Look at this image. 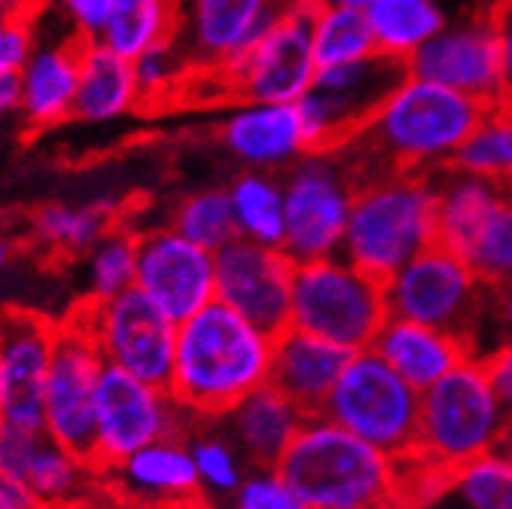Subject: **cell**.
Here are the masks:
<instances>
[{"label": "cell", "instance_id": "6da1fadb", "mask_svg": "<svg viewBox=\"0 0 512 509\" xmlns=\"http://www.w3.org/2000/svg\"><path fill=\"white\" fill-rule=\"evenodd\" d=\"M491 104H482L442 83L406 74L384 98L369 125L339 153L366 183L388 171L439 174L452 168L458 150L470 138Z\"/></svg>", "mask_w": 512, "mask_h": 509}, {"label": "cell", "instance_id": "7a4b0ae2", "mask_svg": "<svg viewBox=\"0 0 512 509\" xmlns=\"http://www.w3.org/2000/svg\"><path fill=\"white\" fill-rule=\"evenodd\" d=\"M275 336L214 299L177 324L168 391L199 421H220L247 394L272 381Z\"/></svg>", "mask_w": 512, "mask_h": 509}, {"label": "cell", "instance_id": "3957f363", "mask_svg": "<svg viewBox=\"0 0 512 509\" xmlns=\"http://www.w3.org/2000/svg\"><path fill=\"white\" fill-rule=\"evenodd\" d=\"M308 509H397L400 458L327 415H308L278 461Z\"/></svg>", "mask_w": 512, "mask_h": 509}, {"label": "cell", "instance_id": "277c9868", "mask_svg": "<svg viewBox=\"0 0 512 509\" xmlns=\"http://www.w3.org/2000/svg\"><path fill=\"white\" fill-rule=\"evenodd\" d=\"M436 244V174L388 171L357 186L342 257L388 281Z\"/></svg>", "mask_w": 512, "mask_h": 509}, {"label": "cell", "instance_id": "5b68a950", "mask_svg": "<svg viewBox=\"0 0 512 509\" xmlns=\"http://www.w3.org/2000/svg\"><path fill=\"white\" fill-rule=\"evenodd\" d=\"M391 317L384 281L354 266L348 257L296 263L290 327L330 339L348 351L372 348Z\"/></svg>", "mask_w": 512, "mask_h": 509}, {"label": "cell", "instance_id": "8992f818", "mask_svg": "<svg viewBox=\"0 0 512 509\" xmlns=\"http://www.w3.org/2000/svg\"><path fill=\"white\" fill-rule=\"evenodd\" d=\"M509 409L497 397L482 357H467L436 385L421 391L418 449L455 470L500 445Z\"/></svg>", "mask_w": 512, "mask_h": 509}, {"label": "cell", "instance_id": "52a82bcc", "mask_svg": "<svg viewBox=\"0 0 512 509\" xmlns=\"http://www.w3.org/2000/svg\"><path fill=\"white\" fill-rule=\"evenodd\" d=\"M320 415L333 418L381 452L406 458L418 449L421 391L375 348L354 351Z\"/></svg>", "mask_w": 512, "mask_h": 509}, {"label": "cell", "instance_id": "ba28073f", "mask_svg": "<svg viewBox=\"0 0 512 509\" xmlns=\"http://www.w3.org/2000/svg\"><path fill=\"white\" fill-rule=\"evenodd\" d=\"M384 293L394 317L461 333L470 345H476V333L494 299V290L479 278L470 260L439 241L384 281Z\"/></svg>", "mask_w": 512, "mask_h": 509}, {"label": "cell", "instance_id": "9c48e42d", "mask_svg": "<svg viewBox=\"0 0 512 509\" xmlns=\"http://www.w3.org/2000/svg\"><path fill=\"white\" fill-rule=\"evenodd\" d=\"M357 186L360 180L339 150H311L284 171V250L293 263L342 253Z\"/></svg>", "mask_w": 512, "mask_h": 509}, {"label": "cell", "instance_id": "30bf717a", "mask_svg": "<svg viewBox=\"0 0 512 509\" xmlns=\"http://www.w3.org/2000/svg\"><path fill=\"white\" fill-rule=\"evenodd\" d=\"M196 415L186 412L177 397L125 369L104 366L98 388V424L92 464L98 473L113 470L119 461L159 439H186Z\"/></svg>", "mask_w": 512, "mask_h": 509}, {"label": "cell", "instance_id": "8fae6325", "mask_svg": "<svg viewBox=\"0 0 512 509\" xmlns=\"http://www.w3.org/2000/svg\"><path fill=\"white\" fill-rule=\"evenodd\" d=\"M77 317L107 366L168 388L177 351V321L138 287L104 302H83Z\"/></svg>", "mask_w": 512, "mask_h": 509}, {"label": "cell", "instance_id": "7c38bea8", "mask_svg": "<svg viewBox=\"0 0 512 509\" xmlns=\"http://www.w3.org/2000/svg\"><path fill=\"white\" fill-rule=\"evenodd\" d=\"M406 74V61L381 52L354 61V65L317 71L311 89L299 98L314 150H339L345 141L363 132Z\"/></svg>", "mask_w": 512, "mask_h": 509}, {"label": "cell", "instance_id": "4fadbf2b", "mask_svg": "<svg viewBox=\"0 0 512 509\" xmlns=\"http://www.w3.org/2000/svg\"><path fill=\"white\" fill-rule=\"evenodd\" d=\"M311 16L308 4L290 0L275 25L214 77L235 101H299L320 71L311 46Z\"/></svg>", "mask_w": 512, "mask_h": 509}, {"label": "cell", "instance_id": "5bb4252c", "mask_svg": "<svg viewBox=\"0 0 512 509\" xmlns=\"http://www.w3.org/2000/svg\"><path fill=\"white\" fill-rule=\"evenodd\" d=\"M104 357L74 314L58 327L55 354L46 375V424L43 433L71 452L92 461L95 424H98V388L104 375Z\"/></svg>", "mask_w": 512, "mask_h": 509}, {"label": "cell", "instance_id": "9a60e30c", "mask_svg": "<svg viewBox=\"0 0 512 509\" xmlns=\"http://www.w3.org/2000/svg\"><path fill=\"white\" fill-rule=\"evenodd\" d=\"M135 287L180 324L217 299V253L189 241L171 223L141 232Z\"/></svg>", "mask_w": 512, "mask_h": 509}, {"label": "cell", "instance_id": "2e32d148", "mask_svg": "<svg viewBox=\"0 0 512 509\" xmlns=\"http://www.w3.org/2000/svg\"><path fill=\"white\" fill-rule=\"evenodd\" d=\"M406 68L415 77L442 83L482 104H497L503 55L494 10L473 19L448 22L406 61Z\"/></svg>", "mask_w": 512, "mask_h": 509}, {"label": "cell", "instance_id": "e0dca14e", "mask_svg": "<svg viewBox=\"0 0 512 509\" xmlns=\"http://www.w3.org/2000/svg\"><path fill=\"white\" fill-rule=\"evenodd\" d=\"M290 7V0H180L177 46L192 71L220 74Z\"/></svg>", "mask_w": 512, "mask_h": 509}, {"label": "cell", "instance_id": "ac0fdd59", "mask_svg": "<svg viewBox=\"0 0 512 509\" xmlns=\"http://www.w3.org/2000/svg\"><path fill=\"white\" fill-rule=\"evenodd\" d=\"M293 272L284 247L235 238L217 250V299L278 336L290 327Z\"/></svg>", "mask_w": 512, "mask_h": 509}, {"label": "cell", "instance_id": "d6986e66", "mask_svg": "<svg viewBox=\"0 0 512 509\" xmlns=\"http://www.w3.org/2000/svg\"><path fill=\"white\" fill-rule=\"evenodd\" d=\"M223 150L253 171H287L314 150L299 101H241L220 122Z\"/></svg>", "mask_w": 512, "mask_h": 509}, {"label": "cell", "instance_id": "ffe728a7", "mask_svg": "<svg viewBox=\"0 0 512 509\" xmlns=\"http://www.w3.org/2000/svg\"><path fill=\"white\" fill-rule=\"evenodd\" d=\"M58 327L34 314L0 317V360L7 381V424L43 433L46 375L55 354Z\"/></svg>", "mask_w": 512, "mask_h": 509}, {"label": "cell", "instance_id": "44dd1931", "mask_svg": "<svg viewBox=\"0 0 512 509\" xmlns=\"http://www.w3.org/2000/svg\"><path fill=\"white\" fill-rule=\"evenodd\" d=\"M80 52L83 40L71 34L40 37L22 77V107L19 116L31 129H55L74 119L77 86H80Z\"/></svg>", "mask_w": 512, "mask_h": 509}, {"label": "cell", "instance_id": "7402d4cb", "mask_svg": "<svg viewBox=\"0 0 512 509\" xmlns=\"http://www.w3.org/2000/svg\"><path fill=\"white\" fill-rule=\"evenodd\" d=\"M107 476L125 503H183L202 497L196 461L180 436L144 445L107 470Z\"/></svg>", "mask_w": 512, "mask_h": 509}, {"label": "cell", "instance_id": "603a6c76", "mask_svg": "<svg viewBox=\"0 0 512 509\" xmlns=\"http://www.w3.org/2000/svg\"><path fill=\"white\" fill-rule=\"evenodd\" d=\"M372 348L418 391H427L439 378H445L455 366L476 354L470 339L461 333L406 321V317L394 314L378 330Z\"/></svg>", "mask_w": 512, "mask_h": 509}, {"label": "cell", "instance_id": "cb8c5ba5", "mask_svg": "<svg viewBox=\"0 0 512 509\" xmlns=\"http://www.w3.org/2000/svg\"><path fill=\"white\" fill-rule=\"evenodd\" d=\"M354 351L320 339L314 333L287 327L275 336V363H272V385H278L293 403H299L308 415L324 409L330 391L342 369L348 366Z\"/></svg>", "mask_w": 512, "mask_h": 509}, {"label": "cell", "instance_id": "d4e9b609", "mask_svg": "<svg viewBox=\"0 0 512 509\" xmlns=\"http://www.w3.org/2000/svg\"><path fill=\"white\" fill-rule=\"evenodd\" d=\"M220 421L226 424V433L235 439L250 467H278L290 442L308 421V412L269 381V385L247 394Z\"/></svg>", "mask_w": 512, "mask_h": 509}, {"label": "cell", "instance_id": "484cf974", "mask_svg": "<svg viewBox=\"0 0 512 509\" xmlns=\"http://www.w3.org/2000/svg\"><path fill=\"white\" fill-rule=\"evenodd\" d=\"M141 104L144 101L135 77V61L113 52L101 40L83 43L74 119L101 125L135 113Z\"/></svg>", "mask_w": 512, "mask_h": 509}, {"label": "cell", "instance_id": "4316f807", "mask_svg": "<svg viewBox=\"0 0 512 509\" xmlns=\"http://www.w3.org/2000/svg\"><path fill=\"white\" fill-rule=\"evenodd\" d=\"M509 193V186L467 174L461 168H445L436 174V241L452 247L461 257Z\"/></svg>", "mask_w": 512, "mask_h": 509}, {"label": "cell", "instance_id": "83f0119b", "mask_svg": "<svg viewBox=\"0 0 512 509\" xmlns=\"http://www.w3.org/2000/svg\"><path fill=\"white\" fill-rule=\"evenodd\" d=\"M113 202H89V205H68V202H46L40 205L31 220L28 232L31 241L58 257H86V253L116 226Z\"/></svg>", "mask_w": 512, "mask_h": 509}, {"label": "cell", "instance_id": "f1b7e54d", "mask_svg": "<svg viewBox=\"0 0 512 509\" xmlns=\"http://www.w3.org/2000/svg\"><path fill=\"white\" fill-rule=\"evenodd\" d=\"M381 55L409 61L430 37H436L448 16L439 0H369L363 7Z\"/></svg>", "mask_w": 512, "mask_h": 509}, {"label": "cell", "instance_id": "f546056e", "mask_svg": "<svg viewBox=\"0 0 512 509\" xmlns=\"http://www.w3.org/2000/svg\"><path fill=\"white\" fill-rule=\"evenodd\" d=\"M229 199L238 223V238L284 247L287 232V205H284V180L272 171L247 168L229 183Z\"/></svg>", "mask_w": 512, "mask_h": 509}, {"label": "cell", "instance_id": "4dcf8cb0", "mask_svg": "<svg viewBox=\"0 0 512 509\" xmlns=\"http://www.w3.org/2000/svg\"><path fill=\"white\" fill-rule=\"evenodd\" d=\"M180 0H119L101 43L125 58H138L162 43L177 40Z\"/></svg>", "mask_w": 512, "mask_h": 509}, {"label": "cell", "instance_id": "1f68e13d", "mask_svg": "<svg viewBox=\"0 0 512 509\" xmlns=\"http://www.w3.org/2000/svg\"><path fill=\"white\" fill-rule=\"evenodd\" d=\"M311 46L317 68H342L378 52L366 10L360 7H324L311 16Z\"/></svg>", "mask_w": 512, "mask_h": 509}, {"label": "cell", "instance_id": "d6a6232c", "mask_svg": "<svg viewBox=\"0 0 512 509\" xmlns=\"http://www.w3.org/2000/svg\"><path fill=\"white\" fill-rule=\"evenodd\" d=\"M452 168L479 174L500 186H512V110L491 104L458 150Z\"/></svg>", "mask_w": 512, "mask_h": 509}, {"label": "cell", "instance_id": "836d02e7", "mask_svg": "<svg viewBox=\"0 0 512 509\" xmlns=\"http://www.w3.org/2000/svg\"><path fill=\"white\" fill-rule=\"evenodd\" d=\"M92 473H98V470H95V464L89 458L71 452L68 445L43 436L25 482L37 494L40 506L74 503V500H83Z\"/></svg>", "mask_w": 512, "mask_h": 509}, {"label": "cell", "instance_id": "e575fe53", "mask_svg": "<svg viewBox=\"0 0 512 509\" xmlns=\"http://www.w3.org/2000/svg\"><path fill=\"white\" fill-rule=\"evenodd\" d=\"M138 235L113 226L86 253V302H104L135 287Z\"/></svg>", "mask_w": 512, "mask_h": 509}, {"label": "cell", "instance_id": "d590c367", "mask_svg": "<svg viewBox=\"0 0 512 509\" xmlns=\"http://www.w3.org/2000/svg\"><path fill=\"white\" fill-rule=\"evenodd\" d=\"M461 509H512V461L491 449L452 470V488Z\"/></svg>", "mask_w": 512, "mask_h": 509}, {"label": "cell", "instance_id": "8d00e7d4", "mask_svg": "<svg viewBox=\"0 0 512 509\" xmlns=\"http://www.w3.org/2000/svg\"><path fill=\"white\" fill-rule=\"evenodd\" d=\"M171 226L180 235H186L189 241H196L217 253L220 247H226L229 241L238 238V223H235L229 189H202V193L186 196L174 208Z\"/></svg>", "mask_w": 512, "mask_h": 509}, {"label": "cell", "instance_id": "74e56055", "mask_svg": "<svg viewBox=\"0 0 512 509\" xmlns=\"http://www.w3.org/2000/svg\"><path fill=\"white\" fill-rule=\"evenodd\" d=\"M186 442L199 470L202 494L208 500H226L250 470L235 439L229 433H189Z\"/></svg>", "mask_w": 512, "mask_h": 509}, {"label": "cell", "instance_id": "f35d334b", "mask_svg": "<svg viewBox=\"0 0 512 509\" xmlns=\"http://www.w3.org/2000/svg\"><path fill=\"white\" fill-rule=\"evenodd\" d=\"M467 260L491 290H512V186L467 250Z\"/></svg>", "mask_w": 512, "mask_h": 509}, {"label": "cell", "instance_id": "ab89813d", "mask_svg": "<svg viewBox=\"0 0 512 509\" xmlns=\"http://www.w3.org/2000/svg\"><path fill=\"white\" fill-rule=\"evenodd\" d=\"M452 488V470L430 461L421 452L400 458L397 509H433Z\"/></svg>", "mask_w": 512, "mask_h": 509}, {"label": "cell", "instance_id": "60d3db41", "mask_svg": "<svg viewBox=\"0 0 512 509\" xmlns=\"http://www.w3.org/2000/svg\"><path fill=\"white\" fill-rule=\"evenodd\" d=\"M226 509H308V506L278 467H250L241 485L226 497Z\"/></svg>", "mask_w": 512, "mask_h": 509}, {"label": "cell", "instance_id": "b9f144b4", "mask_svg": "<svg viewBox=\"0 0 512 509\" xmlns=\"http://www.w3.org/2000/svg\"><path fill=\"white\" fill-rule=\"evenodd\" d=\"M189 74H192V65L186 61V55L180 52V46L174 40L135 58V77H138L141 101H165V98H171L174 89Z\"/></svg>", "mask_w": 512, "mask_h": 509}, {"label": "cell", "instance_id": "7bdbcfd3", "mask_svg": "<svg viewBox=\"0 0 512 509\" xmlns=\"http://www.w3.org/2000/svg\"><path fill=\"white\" fill-rule=\"evenodd\" d=\"M40 40L37 13H0V74H19Z\"/></svg>", "mask_w": 512, "mask_h": 509}, {"label": "cell", "instance_id": "ee69618b", "mask_svg": "<svg viewBox=\"0 0 512 509\" xmlns=\"http://www.w3.org/2000/svg\"><path fill=\"white\" fill-rule=\"evenodd\" d=\"M119 0H52L49 10L58 13L64 34H71L83 43L101 40L107 22L113 19Z\"/></svg>", "mask_w": 512, "mask_h": 509}, {"label": "cell", "instance_id": "f6af8a7d", "mask_svg": "<svg viewBox=\"0 0 512 509\" xmlns=\"http://www.w3.org/2000/svg\"><path fill=\"white\" fill-rule=\"evenodd\" d=\"M43 436L46 433L28 430V427H16V424L0 427V476L25 482Z\"/></svg>", "mask_w": 512, "mask_h": 509}, {"label": "cell", "instance_id": "bcb514c9", "mask_svg": "<svg viewBox=\"0 0 512 509\" xmlns=\"http://www.w3.org/2000/svg\"><path fill=\"white\" fill-rule=\"evenodd\" d=\"M482 363H485V372L491 378L497 397L512 412V336L500 339L491 351H485Z\"/></svg>", "mask_w": 512, "mask_h": 509}, {"label": "cell", "instance_id": "7dc6e473", "mask_svg": "<svg viewBox=\"0 0 512 509\" xmlns=\"http://www.w3.org/2000/svg\"><path fill=\"white\" fill-rule=\"evenodd\" d=\"M497 31H500V55H503V80H500V101L512 110V0H500L494 7Z\"/></svg>", "mask_w": 512, "mask_h": 509}, {"label": "cell", "instance_id": "c3c4849f", "mask_svg": "<svg viewBox=\"0 0 512 509\" xmlns=\"http://www.w3.org/2000/svg\"><path fill=\"white\" fill-rule=\"evenodd\" d=\"M0 509H40V500L28 482L0 476Z\"/></svg>", "mask_w": 512, "mask_h": 509}, {"label": "cell", "instance_id": "681fc988", "mask_svg": "<svg viewBox=\"0 0 512 509\" xmlns=\"http://www.w3.org/2000/svg\"><path fill=\"white\" fill-rule=\"evenodd\" d=\"M19 107H22V77L0 74V119L16 116Z\"/></svg>", "mask_w": 512, "mask_h": 509}, {"label": "cell", "instance_id": "f907efd6", "mask_svg": "<svg viewBox=\"0 0 512 509\" xmlns=\"http://www.w3.org/2000/svg\"><path fill=\"white\" fill-rule=\"evenodd\" d=\"M491 311H494L497 327L506 330V333L512 336V290H494Z\"/></svg>", "mask_w": 512, "mask_h": 509}, {"label": "cell", "instance_id": "816d5d0a", "mask_svg": "<svg viewBox=\"0 0 512 509\" xmlns=\"http://www.w3.org/2000/svg\"><path fill=\"white\" fill-rule=\"evenodd\" d=\"M302 4H308L311 10H324V7H366L369 0H302Z\"/></svg>", "mask_w": 512, "mask_h": 509}, {"label": "cell", "instance_id": "f5cc1de1", "mask_svg": "<svg viewBox=\"0 0 512 509\" xmlns=\"http://www.w3.org/2000/svg\"><path fill=\"white\" fill-rule=\"evenodd\" d=\"M10 260H13V241L0 232V275L7 272V266H10Z\"/></svg>", "mask_w": 512, "mask_h": 509}, {"label": "cell", "instance_id": "db71d44e", "mask_svg": "<svg viewBox=\"0 0 512 509\" xmlns=\"http://www.w3.org/2000/svg\"><path fill=\"white\" fill-rule=\"evenodd\" d=\"M165 509H214L211 500L202 494V497H192V500H183V503H168Z\"/></svg>", "mask_w": 512, "mask_h": 509}, {"label": "cell", "instance_id": "11a10c76", "mask_svg": "<svg viewBox=\"0 0 512 509\" xmlns=\"http://www.w3.org/2000/svg\"><path fill=\"white\" fill-rule=\"evenodd\" d=\"M497 449L512 461V412H509V421H506V427H503V436H500V445Z\"/></svg>", "mask_w": 512, "mask_h": 509}, {"label": "cell", "instance_id": "9f6ffc18", "mask_svg": "<svg viewBox=\"0 0 512 509\" xmlns=\"http://www.w3.org/2000/svg\"><path fill=\"white\" fill-rule=\"evenodd\" d=\"M7 424V381H4V360H0V427Z\"/></svg>", "mask_w": 512, "mask_h": 509}, {"label": "cell", "instance_id": "6f0895ef", "mask_svg": "<svg viewBox=\"0 0 512 509\" xmlns=\"http://www.w3.org/2000/svg\"><path fill=\"white\" fill-rule=\"evenodd\" d=\"M13 4L22 13H40V0H13Z\"/></svg>", "mask_w": 512, "mask_h": 509}, {"label": "cell", "instance_id": "680465c9", "mask_svg": "<svg viewBox=\"0 0 512 509\" xmlns=\"http://www.w3.org/2000/svg\"><path fill=\"white\" fill-rule=\"evenodd\" d=\"M40 509H89L86 500H74V503H49V506H40Z\"/></svg>", "mask_w": 512, "mask_h": 509}, {"label": "cell", "instance_id": "91938a15", "mask_svg": "<svg viewBox=\"0 0 512 509\" xmlns=\"http://www.w3.org/2000/svg\"><path fill=\"white\" fill-rule=\"evenodd\" d=\"M168 503H125L122 509H165Z\"/></svg>", "mask_w": 512, "mask_h": 509}, {"label": "cell", "instance_id": "94428289", "mask_svg": "<svg viewBox=\"0 0 512 509\" xmlns=\"http://www.w3.org/2000/svg\"><path fill=\"white\" fill-rule=\"evenodd\" d=\"M10 10H16L13 0H0V13H10Z\"/></svg>", "mask_w": 512, "mask_h": 509}, {"label": "cell", "instance_id": "6125c7cd", "mask_svg": "<svg viewBox=\"0 0 512 509\" xmlns=\"http://www.w3.org/2000/svg\"><path fill=\"white\" fill-rule=\"evenodd\" d=\"M49 4H52V0H40V10H43V7H49Z\"/></svg>", "mask_w": 512, "mask_h": 509}]
</instances>
